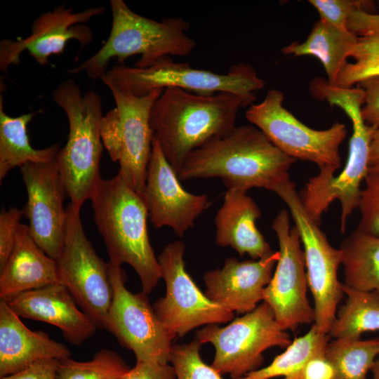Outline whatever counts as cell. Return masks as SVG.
Returning a JSON list of instances; mask_svg holds the SVG:
<instances>
[{"label": "cell", "instance_id": "obj_24", "mask_svg": "<svg viewBox=\"0 0 379 379\" xmlns=\"http://www.w3.org/2000/svg\"><path fill=\"white\" fill-rule=\"evenodd\" d=\"M356 42L355 34L348 29L338 28L319 19L304 42L294 41L284 47L281 52L284 55L317 58L325 69L328 82L335 86Z\"/></svg>", "mask_w": 379, "mask_h": 379}, {"label": "cell", "instance_id": "obj_17", "mask_svg": "<svg viewBox=\"0 0 379 379\" xmlns=\"http://www.w3.org/2000/svg\"><path fill=\"white\" fill-rule=\"evenodd\" d=\"M27 192L24 215L30 235L51 258L57 260L64 244L67 196L55 158L45 163H28L20 167Z\"/></svg>", "mask_w": 379, "mask_h": 379}, {"label": "cell", "instance_id": "obj_2", "mask_svg": "<svg viewBox=\"0 0 379 379\" xmlns=\"http://www.w3.org/2000/svg\"><path fill=\"white\" fill-rule=\"evenodd\" d=\"M239 96L226 92L199 95L178 88H166L154 102L150 125L165 157L178 175L187 156L208 141L236 126Z\"/></svg>", "mask_w": 379, "mask_h": 379}, {"label": "cell", "instance_id": "obj_25", "mask_svg": "<svg viewBox=\"0 0 379 379\" xmlns=\"http://www.w3.org/2000/svg\"><path fill=\"white\" fill-rule=\"evenodd\" d=\"M347 29L357 37L350 58L335 83L340 88H352L372 77H379V13L362 11L349 18Z\"/></svg>", "mask_w": 379, "mask_h": 379}, {"label": "cell", "instance_id": "obj_6", "mask_svg": "<svg viewBox=\"0 0 379 379\" xmlns=\"http://www.w3.org/2000/svg\"><path fill=\"white\" fill-rule=\"evenodd\" d=\"M364 98L363 91L358 88L345 89L336 94L333 105L346 113L352 124L348 159L336 176L333 168L321 169L317 175L310 178L299 194L306 211L319 225L329 205L338 200L341 206L342 232H345L349 217L358 208L361 184L370 168L369 147L375 128L368 125L361 117Z\"/></svg>", "mask_w": 379, "mask_h": 379}, {"label": "cell", "instance_id": "obj_15", "mask_svg": "<svg viewBox=\"0 0 379 379\" xmlns=\"http://www.w3.org/2000/svg\"><path fill=\"white\" fill-rule=\"evenodd\" d=\"M272 227L278 239L279 258L264 290L262 301L270 306L283 329L294 330L300 324L314 321V310L307 295L305 254L296 227H291L287 210L279 212Z\"/></svg>", "mask_w": 379, "mask_h": 379}, {"label": "cell", "instance_id": "obj_34", "mask_svg": "<svg viewBox=\"0 0 379 379\" xmlns=\"http://www.w3.org/2000/svg\"><path fill=\"white\" fill-rule=\"evenodd\" d=\"M364 180L358 206L361 219L357 228L379 237V173L368 171Z\"/></svg>", "mask_w": 379, "mask_h": 379}, {"label": "cell", "instance_id": "obj_42", "mask_svg": "<svg viewBox=\"0 0 379 379\" xmlns=\"http://www.w3.org/2000/svg\"><path fill=\"white\" fill-rule=\"evenodd\" d=\"M368 171L379 173V164L369 168Z\"/></svg>", "mask_w": 379, "mask_h": 379}, {"label": "cell", "instance_id": "obj_11", "mask_svg": "<svg viewBox=\"0 0 379 379\" xmlns=\"http://www.w3.org/2000/svg\"><path fill=\"white\" fill-rule=\"evenodd\" d=\"M284 95L270 89L264 100L249 106L246 118L283 153L316 164L319 169L341 166L339 147L347 135L345 125L336 122L325 130L310 128L283 106Z\"/></svg>", "mask_w": 379, "mask_h": 379}, {"label": "cell", "instance_id": "obj_40", "mask_svg": "<svg viewBox=\"0 0 379 379\" xmlns=\"http://www.w3.org/2000/svg\"><path fill=\"white\" fill-rule=\"evenodd\" d=\"M379 164V128H375L373 133L369 147V166H373Z\"/></svg>", "mask_w": 379, "mask_h": 379}, {"label": "cell", "instance_id": "obj_37", "mask_svg": "<svg viewBox=\"0 0 379 379\" xmlns=\"http://www.w3.org/2000/svg\"><path fill=\"white\" fill-rule=\"evenodd\" d=\"M336 373L325 355L315 357L293 373L279 379H335Z\"/></svg>", "mask_w": 379, "mask_h": 379}, {"label": "cell", "instance_id": "obj_21", "mask_svg": "<svg viewBox=\"0 0 379 379\" xmlns=\"http://www.w3.org/2000/svg\"><path fill=\"white\" fill-rule=\"evenodd\" d=\"M71 357L62 343L42 331L28 328L7 302L0 300V378L18 373L43 359Z\"/></svg>", "mask_w": 379, "mask_h": 379}, {"label": "cell", "instance_id": "obj_1", "mask_svg": "<svg viewBox=\"0 0 379 379\" xmlns=\"http://www.w3.org/2000/svg\"><path fill=\"white\" fill-rule=\"evenodd\" d=\"M296 161L279 150L257 127L243 125L192 151L178 177L180 181L219 178L227 190H271L288 175Z\"/></svg>", "mask_w": 379, "mask_h": 379}, {"label": "cell", "instance_id": "obj_7", "mask_svg": "<svg viewBox=\"0 0 379 379\" xmlns=\"http://www.w3.org/2000/svg\"><path fill=\"white\" fill-rule=\"evenodd\" d=\"M100 80L107 86H117L138 97L171 87L203 95L226 92L241 98L246 107L254 104L257 91L265 86V81L248 63L234 64L226 74H217L193 68L187 62H175L171 56L145 68L114 66Z\"/></svg>", "mask_w": 379, "mask_h": 379}, {"label": "cell", "instance_id": "obj_39", "mask_svg": "<svg viewBox=\"0 0 379 379\" xmlns=\"http://www.w3.org/2000/svg\"><path fill=\"white\" fill-rule=\"evenodd\" d=\"M57 359L38 361L25 369L0 379H57Z\"/></svg>", "mask_w": 379, "mask_h": 379}, {"label": "cell", "instance_id": "obj_4", "mask_svg": "<svg viewBox=\"0 0 379 379\" xmlns=\"http://www.w3.org/2000/svg\"><path fill=\"white\" fill-rule=\"evenodd\" d=\"M112 22L109 36L102 46L81 65L69 70L72 74L84 72L96 81L108 71L109 61L122 63L140 55L134 67L145 68L166 56H188L196 42L187 32L189 21L178 17L161 21L133 12L123 0H110Z\"/></svg>", "mask_w": 379, "mask_h": 379}, {"label": "cell", "instance_id": "obj_28", "mask_svg": "<svg viewBox=\"0 0 379 379\" xmlns=\"http://www.w3.org/2000/svg\"><path fill=\"white\" fill-rule=\"evenodd\" d=\"M342 288L347 298L337 310L329 336L357 340L364 333L379 331V292L356 290L343 283Z\"/></svg>", "mask_w": 379, "mask_h": 379}, {"label": "cell", "instance_id": "obj_27", "mask_svg": "<svg viewBox=\"0 0 379 379\" xmlns=\"http://www.w3.org/2000/svg\"><path fill=\"white\" fill-rule=\"evenodd\" d=\"M344 284L379 292V237L356 228L343 241Z\"/></svg>", "mask_w": 379, "mask_h": 379}, {"label": "cell", "instance_id": "obj_14", "mask_svg": "<svg viewBox=\"0 0 379 379\" xmlns=\"http://www.w3.org/2000/svg\"><path fill=\"white\" fill-rule=\"evenodd\" d=\"M185 244L178 240L166 245L157 257L166 294L153 308L175 338L200 326L226 323L234 317V312L211 300L197 286L185 270Z\"/></svg>", "mask_w": 379, "mask_h": 379}, {"label": "cell", "instance_id": "obj_22", "mask_svg": "<svg viewBox=\"0 0 379 379\" xmlns=\"http://www.w3.org/2000/svg\"><path fill=\"white\" fill-rule=\"evenodd\" d=\"M246 190L227 189L215 217V242L234 248L241 256L253 260L270 256L274 251L255 225L262 213Z\"/></svg>", "mask_w": 379, "mask_h": 379}, {"label": "cell", "instance_id": "obj_19", "mask_svg": "<svg viewBox=\"0 0 379 379\" xmlns=\"http://www.w3.org/2000/svg\"><path fill=\"white\" fill-rule=\"evenodd\" d=\"M279 252L259 259L239 261L227 258L222 268L204 274L206 295L215 303L238 314L253 311L263 300V293L270 283Z\"/></svg>", "mask_w": 379, "mask_h": 379}, {"label": "cell", "instance_id": "obj_32", "mask_svg": "<svg viewBox=\"0 0 379 379\" xmlns=\"http://www.w3.org/2000/svg\"><path fill=\"white\" fill-rule=\"evenodd\" d=\"M201 345L196 338L189 343L172 345L170 362L177 379H222L220 373L203 361Z\"/></svg>", "mask_w": 379, "mask_h": 379}, {"label": "cell", "instance_id": "obj_38", "mask_svg": "<svg viewBox=\"0 0 379 379\" xmlns=\"http://www.w3.org/2000/svg\"><path fill=\"white\" fill-rule=\"evenodd\" d=\"M121 379H177L173 367L168 364L136 361Z\"/></svg>", "mask_w": 379, "mask_h": 379}, {"label": "cell", "instance_id": "obj_26", "mask_svg": "<svg viewBox=\"0 0 379 379\" xmlns=\"http://www.w3.org/2000/svg\"><path fill=\"white\" fill-rule=\"evenodd\" d=\"M11 117L4 110L3 98L0 96V180L16 167L28 163H45L53 160L60 149L58 143L44 149L32 147L27 134V125L33 117L41 112Z\"/></svg>", "mask_w": 379, "mask_h": 379}, {"label": "cell", "instance_id": "obj_8", "mask_svg": "<svg viewBox=\"0 0 379 379\" xmlns=\"http://www.w3.org/2000/svg\"><path fill=\"white\" fill-rule=\"evenodd\" d=\"M107 87L115 107L102 118V144L111 159L119 165L117 175L143 198L154 138L150 113L164 89L138 97L115 86Z\"/></svg>", "mask_w": 379, "mask_h": 379}, {"label": "cell", "instance_id": "obj_41", "mask_svg": "<svg viewBox=\"0 0 379 379\" xmlns=\"http://www.w3.org/2000/svg\"><path fill=\"white\" fill-rule=\"evenodd\" d=\"M372 373V379H379V355L371 370Z\"/></svg>", "mask_w": 379, "mask_h": 379}, {"label": "cell", "instance_id": "obj_18", "mask_svg": "<svg viewBox=\"0 0 379 379\" xmlns=\"http://www.w3.org/2000/svg\"><path fill=\"white\" fill-rule=\"evenodd\" d=\"M143 199L156 228L168 227L182 237L208 207L206 194L186 191L154 137Z\"/></svg>", "mask_w": 379, "mask_h": 379}, {"label": "cell", "instance_id": "obj_10", "mask_svg": "<svg viewBox=\"0 0 379 379\" xmlns=\"http://www.w3.org/2000/svg\"><path fill=\"white\" fill-rule=\"evenodd\" d=\"M195 338L202 345L209 343L214 346L211 366L220 374H229L232 379L259 369L266 350L286 348L292 342L290 335L277 323L270 306L264 301L225 326L206 325L196 332Z\"/></svg>", "mask_w": 379, "mask_h": 379}, {"label": "cell", "instance_id": "obj_31", "mask_svg": "<svg viewBox=\"0 0 379 379\" xmlns=\"http://www.w3.org/2000/svg\"><path fill=\"white\" fill-rule=\"evenodd\" d=\"M131 368L114 351L102 348L88 361L58 360L57 379H121Z\"/></svg>", "mask_w": 379, "mask_h": 379}, {"label": "cell", "instance_id": "obj_16", "mask_svg": "<svg viewBox=\"0 0 379 379\" xmlns=\"http://www.w3.org/2000/svg\"><path fill=\"white\" fill-rule=\"evenodd\" d=\"M105 11L104 6H99L74 13L72 7L67 8L65 3H62L53 11L41 14L33 21L29 36L0 41L1 71L6 72L11 65H18L25 51L44 67L50 65V56L65 52L69 40H77L81 48H84L93 39L92 30L85 23Z\"/></svg>", "mask_w": 379, "mask_h": 379}, {"label": "cell", "instance_id": "obj_5", "mask_svg": "<svg viewBox=\"0 0 379 379\" xmlns=\"http://www.w3.org/2000/svg\"><path fill=\"white\" fill-rule=\"evenodd\" d=\"M52 98L65 112L69 123L67 143L55 160L71 204L81 208L102 178V99L94 91L83 94L72 79L60 82L53 91Z\"/></svg>", "mask_w": 379, "mask_h": 379}, {"label": "cell", "instance_id": "obj_35", "mask_svg": "<svg viewBox=\"0 0 379 379\" xmlns=\"http://www.w3.org/2000/svg\"><path fill=\"white\" fill-rule=\"evenodd\" d=\"M23 210L11 207L2 208L0 213V270L6 264L13 250Z\"/></svg>", "mask_w": 379, "mask_h": 379}, {"label": "cell", "instance_id": "obj_36", "mask_svg": "<svg viewBox=\"0 0 379 379\" xmlns=\"http://www.w3.org/2000/svg\"><path fill=\"white\" fill-rule=\"evenodd\" d=\"M357 86L364 92L361 114L364 121L371 126L379 128V77H372Z\"/></svg>", "mask_w": 379, "mask_h": 379}, {"label": "cell", "instance_id": "obj_43", "mask_svg": "<svg viewBox=\"0 0 379 379\" xmlns=\"http://www.w3.org/2000/svg\"><path fill=\"white\" fill-rule=\"evenodd\" d=\"M376 5L378 6V8H379V1H377Z\"/></svg>", "mask_w": 379, "mask_h": 379}, {"label": "cell", "instance_id": "obj_12", "mask_svg": "<svg viewBox=\"0 0 379 379\" xmlns=\"http://www.w3.org/2000/svg\"><path fill=\"white\" fill-rule=\"evenodd\" d=\"M66 211L64 244L56 260L59 282L98 328L106 329L113 298L108 262L98 256L86 237L81 208L70 203Z\"/></svg>", "mask_w": 379, "mask_h": 379}, {"label": "cell", "instance_id": "obj_3", "mask_svg": "<svg viewBox=\"0 0 379 379\" xmlns=\"http://www.w3.org/2000/svg\"><path fill=\"white\" fill-rule=\"evenodd\" d=\"M90 199L109 261L131 265L139 277L142 291L149 294L161 278V271L150 244L143 198L117 174L101 178Z\"/></svg>", "mask_w": 379, "mask_h": 379}, {"label": "cell", "instance_id": "obj_20", "mask_svg": "<svg viewBox=\"0 0 379 379\" xmlns=\"http://www.w3.org/2000/svg\"><path fill=\"white\" fill-rule=\"evenodd\" d=\"M6 301L20 317L58 327L64 339L74 345L84 343L98 329L95 322L78 308L73 296L60 283L21 293Z\"/></svg>", "mask_w": 379, "mask_h": 379}, {"label": "cell", "instance_id": "obj_13", "mask_svg": "<svg viewBox=\"0 0 379 379\" xmlns=\"http://www.w3.org/2000/svg\"><path fill=\"white\" fill-rule=\"evenodd\" d=\"M108 266L113 298L106 330L133 352L136 361L168 364L175 338L157 317L147 294L127 289L121 265L109 261Z\"/></svg>", "mask_w": 379, "mask_h": 379}, {"label": "cell", "instance_id": "obj_29", "mask_svg": "<svg viewBox=\"0 0 379 379\" xmlns=\"http://www.w3.org/2000/svg\"><path fill=\"white\" fill-rule=\"evenodd\" d=\"M328 334H322L313 324L305 335L295 338L285 351L271 364L248 373L239 379H273L284 378L300 369L311 359L325 355Z\"/></svg>", "mask_w": 379, "mask_h": 379}, {"label": "cell", "instance_id": "obj_30", "mask_svg": "<svg viewBox=\"0 0 379 379\" xmlns=\"http://www.w3.org/2000/svg\"><path fill=\"white\" fill-rule=\"evenodd\" d=\"M378 355L379 338L335 339L329 341L325 352L335 370V379H367Z\"/></svg>", "mask_w": 379, "mask_h": 379}, {"label": "cell", "instance_id": "obj_9", "mask_svg": "<svg viewBox=\"0 0 379 379\" xmlns=\"http://www.w3.org/2000/svg\"><path fill=\"white\" fill-rule=\"evenodd\" d=\"M287 205L303 245L308 287L314 300V326L328 334L345 295L338 278L343 261L340 248L333 247L326 234L304 208L295 185L286 176L271 189Z\"/></svg>", "mask_w": 379, "mask_h": 379}, {"label": "cell", "instance_id": "obj_23", "mask_svg": "<svg viewBox=\"0 0 379 379\" xmlns=\"http://www.w3.org/2000/svg\"><path fill=\"white\" fill-rule=\"evenodd\" d=\"M60 283L55 260L48 256L20 224L13 250L0 270V298L8 300L21 293Z\"/></svg>", "mask_w": 379, "mask_h": 379}, {"label": "cell", "instance_id": "obj_33", "mask_svg": "<svg viewBox=\"0 0 379 379\" xmlns=\"http://www.w3.org/2000/svg\"><path fill=\"white\" fill-rule=\"evenodd\" d=\"M322 20L340 29H347L350 16L355 11L375 13L376 3L367 0H309Z\"/></svg>", "mask_w": 379, "mask_h": 379}]
</instances>
